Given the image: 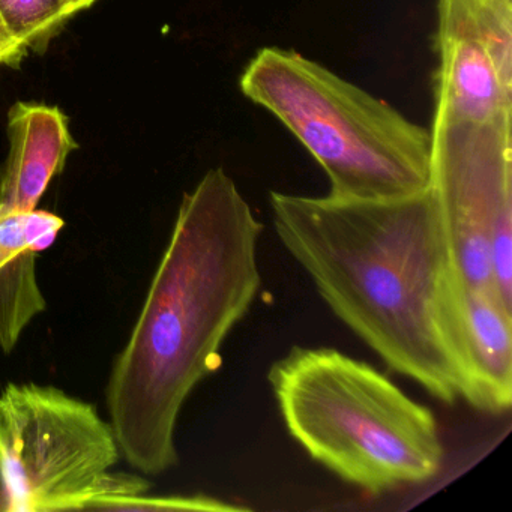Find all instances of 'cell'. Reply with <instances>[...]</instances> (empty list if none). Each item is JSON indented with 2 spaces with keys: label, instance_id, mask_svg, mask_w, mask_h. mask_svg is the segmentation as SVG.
<instances>
[{
  "label": "cell",
  "instance_id": "6da1fadb",
  "mask_svg": "<svg viewBox=\"0 0 512 512\" xmlns=\"http://www.w3.org/2000/svg\"><path fill=\"white\" fill-rule=\"evenodd\" d=\"M275 233L329 310L395 373L461 398L464 280L433 188L394 199L269 194Z\"/></svg>",
  "mask_w": 512,
  "mask_h": 512
},
{
  "label": "cell",
  "instance_id": "7a4b0ae2",
  "mask_svg": "<svg viewBox=\"0 0 512 512\" xmlns=\"http://www.w3.org/2000/svg\"><path fill=\"white\" fill-rule=\"evenodd\" d=\"M263 224L224 170L185 194L142 313L113 365L110 424L122 457L155 476L178 464L185 401L220 368L221 347L262 287Z\"/></svg>",
  "mask_w": 512,
  "mask_h": 512
},
{
  "label": "cell",
  "instance_id": "3957f363",
  "mask_svg": "<svg viewBox=\"0 0 512 512\" xmlns=\"http://www.w3.org/2000/svg\"><path fill=\"white\" fill-rule=\"evenodd\" d=\"M268 382L290 436L341 481L377 496L442 470L433 410L373 365L332 347L293 346Z\"/></svg>",
  "mask_w": 512,
  "mask_h": 512
},
{
  "label": "cell",
  "instance_id": "277c9868",
  "mask_svg": "<svg viewBox=\"0 0 512 512\" xmlns=\"http://www.w3.org/2000/svg\"><path fill=\"white\" fill-rule=\"evenodd\" d=\"M241 89L313 155L329 196L394 199L430 187L431 130L322 65L268 47L248 65Z\"/></svg>",
  "mask_w": 512,
  "mask_h": 512
},
{
  "label": "cell",
  "instance_id": "5b68a950",
  "mask_svg": "<svg viewBox=\"0 0 512 512\" xmlns=\"http://www.w3.org/2000/svg\"><path fill=\"white\" fill-rule=\"evenodd\" d=\"M119 457L92 404L35 383L0 392V511H88L103 497L145 494L146 479L110 473Z\"/></svg>",
  "mask_w": 512,
  "mask_h": 512
},
{
  "label": "cell",
  "instance_id": "8992f818",
  "mask_svg": "<svg viewBox=\"0 0 512 512\" xmlns=\"http://www.w3.org/2000/svg\"><path fill=\"white\" fill-rule=\"evenodd\" d=\"M511 122L433 125L431 188L466 287L496 290L491 235L512 217Z\"/></svg>",
  "mask_w": 512,
  "mask_h": 512
},
{
  "label": "cell",
  "instance_id": "52a82bcc",
  "mask_svg": "<svg viewBox=\"0 0 512 512\" xmlns=\"http://www.w3.org/2000/svg\"><path fill=\"white\" fill-rule=\"evenodd\" d=\"M433 125L512 121V0H437Z\"/></svg>",
  "mask_w": 512,
  "mask_h": 512
},
{
  "label": "cell",
  "instance_id": "ba28073f",
  "mask_svg": "<svg viewBox=\"0 0 512 512\" xmlns=\"http://www.w3.org/2000/svg\"><path fill=\"white\" fill-rule=\"evenodd\" d=\"M7 133L10 152L0 172V203L37 209L50 182L79 148L70 121L59 107L19 101L8 112Z\"/></svg>",
  "mask_w": 512,
  "mask_h": 512
},
{
  "label": "cell",
  "instance_id": "9c48e42d",
  "mask_svg": "<svg viewBox=\"0 0 512 512\" xmlns=\"http://www.w3.org/2000/svg\"><path fill=\"white\" fill-rule=\"evenodd\" d=\"M464 380L461 398L488 415L512 406V308L496 290H463Z\"/></svg>",
  "mask_w": 512,
  "mask_h": 512
},
{
  "label": "cell",
  "instance_id": "30bf717a",
  "mask_svg": "<svg viewBox=\"0 0 512 512\" xmlns=\"http://www.w3.org/2000/svg\"><path fill=\"white\" fill-rule=\"evenodd\" d=\"M37 251L0 269V349L10 353L29 323L46 310V299L37 280Z\"/></svg>",
  "mask_w": 512,
  "mask_h": 512
},
{
  "label": "cell",
  "instance_id": "8fae6325",
  "mask_svg": "<svg viewBox=\"0 0 512 512\" xmlns=\"http://www.w3.org/2000/svg\"><path fill=\"white\" fill-rule=\"evenodd\" d=\"M74 14L68 0H0V19L26 52H46Z\"/></svg>",
  "mask_w": 512,
  "mask_h": 512
},
{
  "label": "cell",
  "instance_id": "7c38bea8",
  "mask_svg": "<svg viewBox=\"0 0 512 512\" xmlns=\"http://www.w3.org/2000/svg\"><path fill=\"white\" fill-rule=\"evenodd\" d=\"M65 227V221L52 212L23 211L0 203V269L26 251L47 250Z\"/></svg>",
  "mask_w": 512,
  "mask_h": 512
},
{
  "label": "cell",
  "instance_id": "4fadbf2b",
  "mask_svg": "<svg viewBox=\"0 0 512 512\" xmlns=\"http://www.w3.org/2000/svg\"><path fill=\"white\" fill-rule=\"evenodd\" d=\"M247 511L245 506L227 503L215 497L196 494V496L148 497L137 496L103 497L89 506L88 511Z\"/></svg>",
  "mask_w": 512,
  "mask_h": 512
},
{
  "label": "cell",
  "instance_id": "5bb4252c",
  "mask_svg": "<svg viewBox=\"0 0 512 512\" xmlns=\"http://www.w3.org/2000/svg\"><path fill=\"white\" fill-rule=\"evenodd\" d=\"M28 52L16 43L0 19V67H19Z\"/></svg>",
  "mask_w": 512,
  "mask_h": 512
},
{
  "label": "cell",
  "instance_id": "9a60e30c",
  "mask_svg": "<svg viewBox=\"0 0 512 512\" xmlns=\"http://www.w3.org/2000/svg\"><path fill=\"white\" fill-rule=\"evenodd\" d=\"M95 2H98V0H68V7H70L71 13L76 16L80 11L91 8Z\"/></svg>",
  "mask_w": 512,
  "mask_h": 512
}]
</instances>
